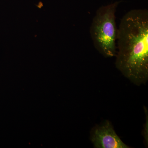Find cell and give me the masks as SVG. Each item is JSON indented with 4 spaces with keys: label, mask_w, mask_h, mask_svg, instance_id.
I'll return each mask as SVG.
<instances>
[{
    "label": "cell",
    "mask_w": 148,
    "mask_h": 148,
    "mask_svg": "<svg viewBox=\"0 0 148 148\" xmlns=\"http://www.w3.org/2000/svg\"><path fill=\"white\" fill-rule=\"evenodd\" d=\"M115 66L137 85L148 79V10L134 9L123 16L117 29Z\"/></svg>",
    "instance_id": "obj_1"
},
{
    "label": "cell",
    "mask_w": 148,
    "mask_h": 148,
    "mask_svg": "<svg viewBox=\"0 0 148 148\" xmlns=\"http://www.w3.org/2000/svg\"><path fill=\"white\" fill-rule=\"evenodd\" d=\"M120 2L116 1L99 8L90 27L93 45L99 53L107 58L115 57L116 54L118 28L115 14Z\"/></svg>",
    "instance_id": "obj_2"
},
{
    "label": "cell",
    "mask_w": 148,
    "mask_h": 148,
    "mask_svg": "<svg viewBox=\"0 0 148 148\" xmlns=\"http://www.w3.org/2000/svg\"><path fill=\"white\" fill-rule=\"evenodd\" d=\"M90 140L95 148H129L121 140L109 121L92 130Z\"/></svg>",
    "instance_id": "obj_3"
}]
</instances>
